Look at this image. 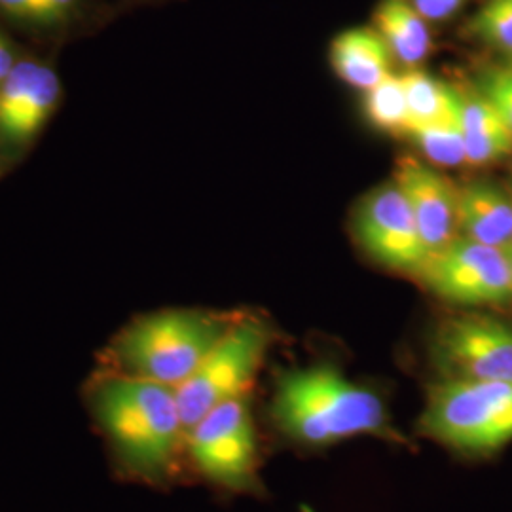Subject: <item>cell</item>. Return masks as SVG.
<instances>
[{
	"label": "cell",
	"mask_w": 512,
	"mask_h": 512,
	"mask_svg": "<svg viewBox=\"0 0 512 512\" xmlns=\"http://www.w3.org/2000/svg\"><path fill=\"white\" fill-rule=\"evenodd\" d=\"M272 414L287 437L310 446L393 435L384 399L330 365L283 372L275 384Z\"/></svg>",
	"instance_id": "6da1fadb"
},
{
	"label": "cell",
	"mask_w": 512,
	"mask_h": 512,
	"mask_svg": "<svg viewBox=\"0 0 512 512\" xmlns=\"http://www.w3.org/2000/svg\"><path fill=\"white\" fill-rule=\"evenodd\" d=\"M95 414L118 456L145 476L165 473L179 448L184 425L175 387L120 374L97 387Z\"/></svg>",
	"instance_id": "7a4b0ae2"
},
{
	"label": "cell",
	"mask_w": 512,
	"mask_h": 512,
	"mask_svg": "<svg viewBox=\"0 0 512 512\" xmlns=\"http://www.w3.org/2000/svg\"><path fill=\"white\" fill-rule=\"evenodd\" d=\"M234 317L200 310H165L120 334L114 355L124 374L179 387L234 325Z\"/></svg>",
	"instance_id": "3957f363"
},
{
	"label": "cell",
	"mask_w": 512,
	"mask_h": 512,
	"mask_svg": "<svg viewBox=\"0 0 512 512\" xmlns=\"http://www.w3.org/2000/svg\"><path fill=\"white\" fill-rule=\"evenodd\" d=\"M420 431L467 456H490L512 440V382L440 378L427 391Z\"/></svg>",
	"instance_id": "277c9868"
},
{
	"label": "cell",
	"mask_w": 512,
	"mask_h": 512,
	"mask_svg": "<svg viewBox=\"0 0 512 512\" xmlns=\"http://www.w3.org/2000/svg\"><path fill=\"white\" fill-rule=\"evenodd\" d=\"M270 346V329L255 317H241L209 351L192 376L175 387L184 429L220 404L245 397Z\"/></svg>",
	"instance_id": "5b68a950"
},
{
	"label": "cell",
	"mask_w": 512,
	"mask_h": 512,
	"mask_svg": "<svg viewBox=\"0 0 512 512\" xmlns=\"http://www.w3.org/2000/svg\"><path fill=\"white\" fill-rule=\"evenodd\" d=\"M440 378L512 382V325L486 313L440 319L429 338Z\"/></svg>",
	"instance_id": "8992f818"
},
{
	"label": "cell",
	"mask_w": 512,
	"mask_h": 512,
	"mask_svg": "<svg viewBox=\"0 0 512 512\" xmlns=\"http://www.w3.org/2000/svg\"><path fill=\"white\" fill-rule=\"evenodd\" d=\"M442 300L471 308L512 304L511 264L503 249L458 236L416 274Z\"/></svg>",
	"instance_id": "52a82bcc"
},
{
	"label": "cell",
	"mask_w": 512,
	"mask_h": 512,
	"mask_svg": "<svg viewBox=\"0 0 512 512\" xmlns=\"http://www.w3.org/2000/svg\"><path fill=\"white\" fill-rule=\"evenodd\" d=\"M186 435L190 456L211 482L238 492L256 486L258 444L245 397L213 408Z\"/></svg>",
	"instance_id": "ba28073f"
},
{
	"label": "cell",
	"mask_w": 512,
	"mask_h": 512,
	"mask_svg": "<svg viewBox=\"0 0 512 512\" xmlns=\"http://www.w3.org/2000/svg\"><path fill=\"white\" fill-rule=\"evenodd\" d=\"M61 103V80L35 59L18 61L0 84V169L19 160Z\"/></svg>",
	"instance_id": "9c48e42d"
},
{
	"label": "cell",
	"mask_w": 512,
	"mask_h": 512,
	"mask_svg": "<svg viewBox=\"0 0 512 512\" xmlns=\"http://www.w3.org/2000/svg\"><path fill=\"white\" fill-rule=\"evenodd\" d=\"M355 236L366 255L397 272L416 275L429 258L412 211L393 181L359 203Z\"/></svg>",
	"instance_id": "30bf717a"
},
{
	"label": "cell",
	"mask_w": 512,
	"mask_h": 512,
	"mask_svg": "<svg viewBox=\"0 0 512 512\" xmlns=\"http://www.w3.org/2000/svg\"><path fill=\"white\" fill-rule=\"evenodd\" d=\"M393 183L408 203L427 255L442 251L458 238V186L416 158H403Z\"/></svg>",
	"instance_id": "8fae6325"
},
{
	"label": "cell",
	"mask_w": 512,
	"mask_h": 512,
	"mask_svg": "<svg viewBox=\"0 0 512 512\" xmlns=\"http://www.w3.org/2000/svg\"><path fill=\"white\" fill-rule=\"evenodd\" d=\"M458 230L463 238L507 249L512 243V196L492 183L458 188Z\"/></svg>",
	"instance_id": "7c38bea8"
},
{
	"label": "cell",
	"mask_w": 512,
	"mask_h": 512,
	"mask_svg": "<svg viewBox=\"0 0 512 512\" xmlns=\"http://www.w3.org/2000/svg\"><path fill=\"white\" fill-rule=\"evenodd\" d=\"M336 74L359 90H370L391 73V52L376 29H349L330 48Z\"/></svg>",
	"instance_id": "4fadbf2b"
},
{
	"label": "cell",
	"mask_w": 512,
	"mask_h": 512,
	"mask_svg": "<svg viewBox=\"0 0 512 512\" xmlns=\"http://www.w3.org/2000/svg\"><path fill=\"white\" fill-rule=\"evenodd\" d=\"M461 128L465 141V164H494L512 152V129L480 93H461Z\"/></svg>",
	"instance_id": "5bb4252c"
},
{
	"label": "cell",
	"mask_w": 512,
	"mask_h": 512,
	"mask_svg": "<svg viewBox=\"0 0 512 512\" xmlns=\"http://www.w3.org/2000/svg\"><path fill=\"white\" fill-rule=\"evenodd\" d=\"M376 31L393 57L416 67L431 52V31L410 0H382L374 14Z\"/></svg>",
	"instance_id": "9a60e30c"
},
{
	"label": "cell",
	"mask_w": 512,
	"mask_h": 512,
	"mask_svg": "<svg viewBox=\"0 0 512 512\" xmlns=\"http://www.w3.org/2000/svg\"><path fill=\"white\" fill-rule=\"evenodd\" d=\"M403 76L404 93L408 103V128L431 124L446 118L458 109L459 92L442 84L431 74L423 73L420 69H412ZM404 131V133H406Z\"/></svg>",
	"instance_id": "2e32d148"
},
{
	"label": "cell",
	"mask_w": 512,
	"mask_h": 512,
	"mask_svg": "<svg viewBox=\"0 0 512 512\" xmlns=\"http://www.w3.org/2000/svg\"><path fill=\"white\" fill-rule=\"evenodd\" d=\"M404 135H408L423 154L444 167H456L465 164V141H463V128H461V97H459L458 109L446 118L414 126L408 129Z\"/></svg>",
	"instance_id": "e0dca14e"
},
{
	"label": "cell",
	"mask_w": 512,
	"mask_h": 512,
	"mask_svg": "<svg viewBox=\"0 0 512 512\" xmlns=\"http://www.w3.org/2000/svg\"><path fill=\"white\" fill-rule=\"evenodd\" d=\"M365 107L368 120L376 128L403 133L408 128V103L403 76L389 73L376 86L366 90Z\"/></svg>",
	"instance_id": "ac0fdd59"
},
{
	"label": "cell",
	"mask_w": 512,
	"mask_h": 512,
	"mask_svg": "<svg viewBox=\"0 0 512 512\" xmlns=\"http://www.w3.org/2000/svg\"><path fill=\"white\" fill-rule=\"evenodd\" d=\"M471 31L512 55V0H488L471 21Z\"/></svg>",
	"instance_id": "d6986e66"
},
{
	"label": "cell",
	"mask_w": 512,
	"mask_h": 512,
	"mask_svg": "<svg viewBox=\"0 0 512 512\" xmlns=\"http://www.w3.org/2000/svg\"><path fill=\"white\" fill-rule=\"evenodd\" d=\"M482 95L494 105V109L512 129V67L488 73L482 84Z\"/></svg>",
	"instance_id": "ffe728a7"
},
{
	"label": "cell",
	"mask_w": 512,
	"mask_h": 512,
	"mask_svg": "<svg viewBox=\"0 0 512 512\" xmlns=\"http://www.w3.org/2000/svg\"><path fill=\"white\" fill-rule=\"evenodd\" d=\"M414 8L420 12L427 21H442L452 18L465 0H410Z\"/></svg>",
	"instance_id": "44dd1931"
},
{
	"label": "cell",
	"mask_w": 512,
	"mask_h": 512,
	"mask_svg": "<svg viewBox=\"0 0 512 512\" xmlns=\"http://www.w3.org/2000/svg\"><path fill=\"white\" fill-rule=\"evenodd\" d=\"M0 10L12 18L46 23L40 0H0Z\"/></svg>",
	"instance_id": "7402d4cb"
},
{
	"label": "cell",
	"mask_w": 512,
	"mask_h": 512,
	"mask_svg": "<svg viewBox=\"0 0 512 512\" xmlns=\"http://www.w3.org/2000/svg\"><path fill=\"white\" fill-rule=\"evenodd\" d=\"M44 8L46 23H57L73 14L78 0H40Z\"/></svg>",
	"instance_id": "603a6c76"
},
{
	"label": "cell",
	"mask_w": 512,
	"mask_h": 512,
	"mask_svg": "<svg viewBox=\"0 0 512 512\" xmlns=\"http://www.w3.org/2000/svg\"><path fill=\"white\" fill-rule=\"evenodd\" d=\"M16 63H18V59L14 55V50L10 48L6 38L0 35V84L8 78V74L14 71Z\"/></svg>",
	"instance_id": "cb8c5ba5"
},
{
	"label": "cell",
	"mask_w": 512,
	"mask_h": 512,
	"mask_svg": "<svg viewBox=\"0 0 512 512\" xmlns=\"http://www.w3.org/2000/svg\"><path fill=\"white\" fill-rule=\"evenodd\" d=\"M505 253H507V258H509V264H511V274H512V243L505 249Z\"/></svg>",
	"instance_id": "d4e9b609"
},
{
	"label": "cell",
	"mask_w": 512,
	"mask_h": 512,
	"mask_svg": "<svg viewBox=\"0 0 512 512\" xmlns=\"http://www.w3.org/2000/svg\"><path fill=\"white\" fill-rule=\"evenodd\" d=\"M511 196H512V192H511Z\"/></svg>",
	"instance_id": "484cf974"
}]
</instances>
